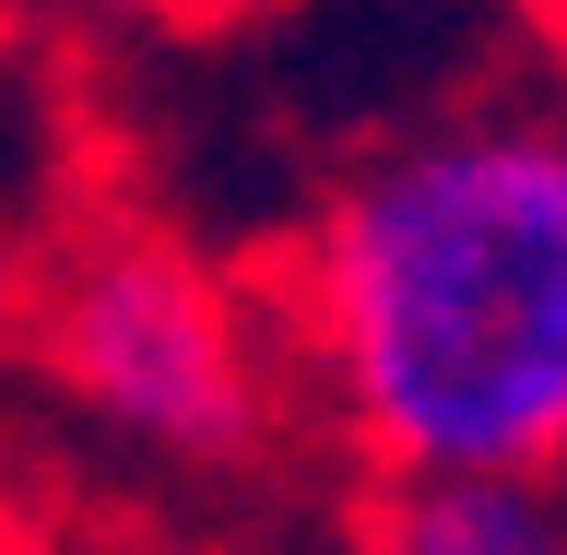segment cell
I'll use <instances>...</instances> for the list:
<instances>
[{"mask_svg":"<svg viewBox=\"0 0 567 555\" xmlns=\"http://www.w3.org/2000/svg\"><path fill=\"white\" fill-rule=\"evenodd\" d=\"M284 343L367 473H567V131L437 106L284 248Z\"/></svg>","mask_w":567,"mask_h":555,"instance_id":"cell-1","label":"cell"},{"mask_svg":"<svg viewBox=\"0 0 567 555\" xmlns=\"http://www.w3.org/2000/svg\"><path fill=\"white\" fill-rule=\"evenodd\" d=\"M24 343L83 425H106L142 461H189V473L248 461L296 379L284 319H260L237 273H213L189 237L142 213L60 237V260L24 296Z\"/></svg>","mask_w":567,"mask_h":555,"instance_id":"cell-2","label":"cell"},{"mask_svg":"<svg viewBox=\"0 0 567 555\" xmlns=\"http://www.w3.org/2000/svg\"><path fill=\"white\" fill-rule=\"evenodd\" d=\"M367 555H567V473H379Z\"/></svg>","mask_w":567,"mask_h":555,"instance_id":"cell-3","label":"cell"},{"mask_svg":"<svg viewBox=\"0 0 567 555\" xmlns=\"http://www.w3.org/2000/svg\"><path fill=\"white\" fill-rule=\"evenodd\" d=\"M202 12H237V0H118V24H202Z\"/></svg>","mask_w":567,"mask_h":555,"instance_id":"cell-4","label":"cell"},{"mask_svg":"<svg viewBox=\"0 0 567 555\" xmlns=\"http://www.w3.org/2000/svg\"><path fill=\"white\" fill-rule=\"evenodd\" d=\"M35 12H60V24H118V0H35Z\"/></svg>","mask_w":567,"mask_h":555,"instance_id":"cell-5","label":"cell"},{"mask_svg":"<svg viewBox=\"0 0 567 555\" xmlns=\"http://www.w3.org/2000/svg\"><path fill=\"white\" fill-rule=\"evenodd\" d=\"M520 12H532V24H544V35L567 48V0H520Z\"/></svg>","mask_w":567,"mask_h":555,"instance_id":"cell-6","label":"cell"},{"mask_svg":"<svg viewBox=\"0 0 567 555\" xmlns=\"http://www.w3.org/2000/svg\"><path fill=\"white\" fill-rule=\"evenodd\" d=\"M544 106H556V131H567V48H556V83H544Z\"/></svg>","mask_w":567,"mask_h":555,"instance_id":"cell-7","label":"cell"}]
</instances>
